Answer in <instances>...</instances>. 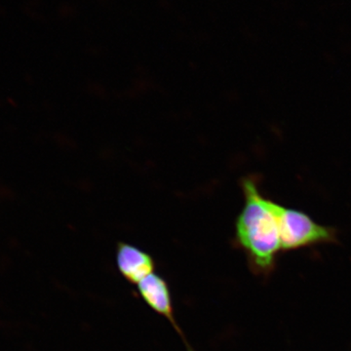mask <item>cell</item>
Returning <instances> with one entry per match:
<instances>
[{"instance_id": "1", "label": "cell", "mask_w": 351, "mask_h": 351, "mask_svg": "<svg viewBox=\"0 0 351 351\" xmlns=\"http://www.w3.org/2000/svg\"><path fill=\"white\" fill-rule=\"evenodd\" d=\"M244 207L235 223V239L246 254L252 269L258 274H271L283 251L276 202L265 197L257 180H242Z\"/></svg>"}, {"instance_id": "2", "label": "cell", "mask_w": 351, "mask_h": 351, "mask_svg": "<svg viewBox=\"0 0 351 351\" xmlns=\"http://www.w3.org/2000/svg\"><path fill=\"white\" fill-rule=\"evenodd\" d=\"M276 215L283 251L336 241L337 232L334 228L319 225L304 212L276 203Z\"/></svg>"}, {"instance_id": "3", "label": "cell", "mask_w": 351, "mask_h": 351, "mask_svg": "<svg viewBox=\"0 0 351 351\" xmlns=\"http://www.w3.org/2000/svg\"><path fill=\"white\" fill-rule=\"evenodd\" d=\"M117 261L119 271L131 283L138 284L154 274V262L151 256L132 245L119 244Z\"/></svg>"}, {"instance_id": "4", "label": "cell", "mask_w": 351, "mask_h": 351, "mask_svg": "<svg viewBox=\"0 0 351 351\" xmlns=\"http://www.w3.org/2000/svg\"><path fill=\"white\" fill-rule=\"evenodd\" d=\"M138 292L152 309L167 318L178 329L173 316L172 302L169 288L165 280L157 274H152L138 284Z\"/></svg>"}]
</instances>
